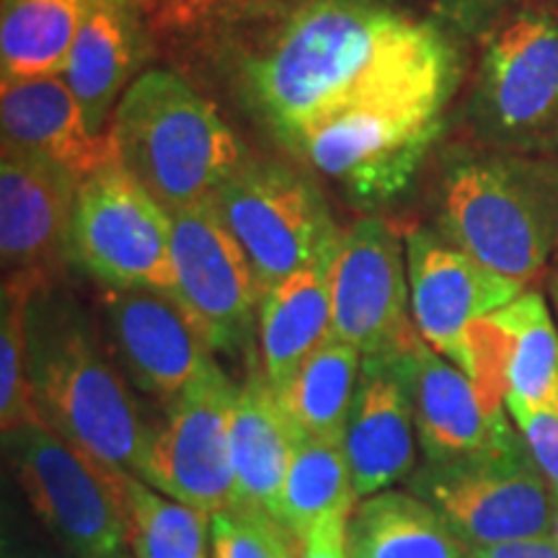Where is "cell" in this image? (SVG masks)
I'll return each mask as SVG.
<instances>
[{
  "label": "cell",
  "mask_w": 558,
  "mask_h": 558,
  "mask_svg": "<svg viewBox=\"0 0 558 558\" xmlns=\"http://www.w3.org/2000/svg\"><path fill=\"white\" fill-rule=\"evenodd\" d=\"M456 50L435 24L378 0H308L246 65V88L284 145L373 109H445Z\"/></svg>",
  "instance_id": "1"
},
{
  "label": "cell",
  "mask_w": 558,
  "mask_h": 558,
  "mask_svg": "<svg viewBox=\"0 0 558 558\" xmlns=\"http://www.w3.org/2000/svg\"><path fill=\"white\" fill-rule=\"evenodd\" d=\"M109 137L122 169L169 215L213 199L246 160L218 111L169 70H148L124 88Z\"/></svg>",
  "instance_id": "2"
},
{
  "label": "cell",
  "mask_w": 558,
  "mask_h": 558,
  "mask_svg": "<svg viewBox=\"0 0 558 558\" xmlns=\"http://www.w3.org/2000/svg\"><path fill=\"white\" fill-rule=\"evenodd\" d=\"M34 403L45 427L135 476L150 422L104 339L70 311L32 316Z\"/></svg>",
  "instance_id": "3"
},
{
  "label": "cell",
  "mask_w": 558,
  "mask_h": 558,
  "mask_svg": "<svg viewBox=\"0 0 558 558\" xmlns=\"http://www.w3.org/2000/svg\"><path fill=\"white\" fill-rule=\"evenodd\" d=\"M437 233L484 267L527 284L558 243V171L533 160H458L442 177Z\"/></svg>",
  "instance_id": "4"
},
{
  "label": "cell",
  "mask_w": 558,
  "mask_h": 558,
  "mask_svg": "<svg viewBox=\"0 0 558 558\" xmlns=\"http://www.w3.org/2000/svg\"><path fill=\"white\" fill-rule=\"evenodd\" d=\"M3 439L16 484L70 558H132L130 473L109 469L45 424Z\"/></svg>",
  "instance_id": "5"
},
{
  "label": "cell",
  "mask_w": 558,
  "mask_h": 558,
  "mask_svg": "<svg viewBox=\"0 0 558 558\" xmlns=\"http://www.w3.org/2000/svg\"><path fill=\"white\" fill-rule=\"evenodd\" d=\"M409 492L429 501L469 548L541 538L554 527V492L520 432L469 456L424 460Z\"/></svg>",
  "instance_id": "6"
},
{
  "label": "cell",
  "mask_w": 558,
  "mask_h": 558,
  "mask_svg": "<svg viewBox=\"0 0 558 558\" xmlns=\"http://www.w3.org/2000/svg\"><path fill=\"white\" fill-rule=\"evenodd\" d=\"M209 202L246 254L262 298L339 246L341 230L320 192L275 160L246 158Z\"/></svg>",
  "instance_id": "7"
},
{
  "label": "cell",
  "mask_w": 558,
  "mask_h": 558,
  "mask_svg": "<svg viewBox=\"0 0 558 558\" xmlns=\"http://www.w3.org/2000/svg\"><path fill=\"white\" fill-rule=\"evenodd\" d=\"M239 401L235 383L220 362L202 373L163 407L150 424L148 442L135 476L166 497L215 512L235 505V476L230 460V422Z\"/></svg>",
  "instance_id": "8"
},
{
  "label": "cell",
  "mask_w": 558,
  "mask_h": 558,
  "mask_svg": "<svg viewBox=\"0 0 558 558\" xmlns=\"http://www.w3.org/2000/svg\"><path fill=\"white\" fill-rule=\"evenodd\" d=\"M70 262L104 288L177 292L171 215L114 156L81 179L70 228Z\"/></svg>",
  "instance_id": "9"
},
{
  "label": "cell",
  "mask_w": 558,
  "mask_h": 558,
  "mask_svg": "<svg viewBox=\"0 0 558 558\" xmlns=\"http://www.w3.org/2000/svg\"><path fill=\"white\" fill-rule=\"evenodd\" d=\"M171 259L177 295L215 352L246 360L259 354L262 290L213 202L171 215Z\"/></svg>",
  "instance_id": "10"
},
{
  "label": "cell",
  "mask_w": 558,
  "mask_h": 558,
  "mask_svg": "<svg viewBox=\"0 0 558 558\" xmlns=\"http://www.w3.org/2000/svg\"><path fill=\"white\" fill-rule=\"evenodd\" d=\"M442 130L439 109H373L337 117L300 135L290 150L362 205L407 190Z\"/></svg>",
  "instance_id": "11"
},
{
  "label": "cell",
  "mask_w": 558,
  "mask_h": 558,
  "mask_svg": "<svg viewBox=\"0 0 558 558\" xmlns=\"http://www.w3.org/2000/svg\"><path fill=\"white\" fill-rule=\"evenodd\" d=\"M409 313L407 243L386 220H354L331 264V337L362 357L401 352L418 337Z\"/></svg>",
  "instance_id": "12"
},
{
  "label": "cell",
  "mask_w": 558,
  "mask_h": 558,
  "mask_svg": "<svg viewBox=\"0 0 558 558\" xmlns=\"http://www.w3.org/2000/svg\"><path fill=\"white\" fill-rule=\"evenodd\" d=\"M104 347L137 393L169 407L215 349L177 292L160 288L101 290Z\"/></svg>",
  "instance_id": "13"
},
{
  "label": "cell",
  "mask_w": 558,
  "mask_h": 558,
  "mask_svg": "<svg viewBox=\"0 0 558 558\" xmlns=\"http://www.w3.org/2000/svg\"><path fill=\"white\" fill-rule=\"evenodd\" d=\"M481 124L507 143H535L558 132V19L522 11L488 39L481 60Z\"/></svg>",
  "instance_id": "14"
},
{
  "label": "cell",
  "mask_w": 558,
  "mask_h": 558,
  "mask_svg": "<svg viewBox=\"0 0 558 558\" xmlns=\"http://www.w3.org/2000/svg\"><path fill=\"white\" fill-rule=\"evenodd\" d=\"M407 262L418 337L471 378V326L520 298L525 284L484 267L427 228L407 235Z\"/></svg>",
  "instance_id": "15"
},
{
  "label": "cell",
  "mask_w": 558,
  "mask_h": 558,
  "mask_svg": "<svg viewBox=\"0 0 558 558\" xmlns=\"http://www.w3.org/2000/svg\"><path fill=\"white\" fill-rule=\"evenodd\" d=\"M81 179L65 166L3 143L0 158V259L3 277H24L41 295L70 259Z\"/></svg>",
  "instance_id": "16"
},
{
  "label": "cell",
  "mask_w": 558,
  "mask_h": 558,
  "mask_svg": "<svg viewBox=\"0 0 558 558\" xmlns=\"http://www.w3.org/2000/svg\"><path fill=\"white\" fill-rule=\"evenodd\" d=\"M414 344V341H411ZM362 357L344 450L357 499L386 492L416 471V418L409 349Z\"/></svg>",
  "instance_id": "17"
},
{
  "label": "cell",
  "mask_w": 558,
  "mask_h": 558,
  "mask_svg": "<svg viewBox=\"0 0 558 558\" xmlns=\"http://www.w3.org/2000/svg\"><path fill=\"white\" fill-rule=\"evenodd\" d=\"M416 439L424 460L469 456L514 435L507 407L481 396L469 375L422 337L409 349Z\"/></svg>",
  "instance_id": "18"
},
{
  "label": "cell",
  "mask_w": 558,
  "mask_h": 558,
  "mask_svg": "<svg viewBox=\"0 0 558 558\" xmlns=\"http://www.w3.org/2000/svg\"><path fill=\"white\" fill-rule=\"evenodd\" d=\"M3 143L37 153L83 179L114 156L109 132L94 135L62 75L11 78L0 88Z\"/></svg>",
  "instance_id": "19"
},
{
  "label": "cell",
  "mask_w": 558,
  "mask_h": 558,
  "mask_svg": "<svg viewBox=\"0 0 558 558\" xmlns=\"http://www.w3.org/2000/svg\"><path fill=\"white\" fill-rule=\"evenodd\" d=\"M298 432L269 386L259 354L246 360L239 401L230 422V460L235 476V505L262 509L279 520V497L288 478Z\"/></svg>",
  "instance_id": "20"
},
{
  "label": "cell",
  "mask_w": 558,
  "mask_h": 558,
  "mask_svg": "<svg viewBox=\"0 0 558 558\" xmlns=\"http://www.w3.org/2000/svg\"><path fill=\"white\" fill-rule=\"evenodd\" d=\"M337 248L284 277L262 298L256 349L277 396L290 386L298 367L331 337V264Z\"/></svg>",
  "instance_id": "21"
},
{
  "label": "cell",
  "mask_w": 558,
  "mask_h": 558,
  "mask_svg": "<svg viewBox=\"0 0 558 558\" xmlns=\"http://www.w3.org/2000/svg\"><path fill=\"white\" fill-rule=\"evenodd\" d=\"M135 62L137 21L132 0H90L62 78L81 101L94 135H104V122L114 101L122 99Z\"/></svg>",
  "instance_id": "22"
},
{
  "label": "cell",
  "mask_w": 558,
  "mask_h": 558,
  "mask_svg": "<svg viewBox=\"0 0 558 558\" xmlns=\"http://www.w3.org/2000/svg\"><path fill=\"white\" fill-rule=\"evenodd\" d=\"M347 554L349 558H469L471 548L429 501L409 488H386L352 509Z\"/></svg>",
  "instance_id": "23"
},
{
  "label": "cell",
  "mask_w": 558,
  "mask_h": 558,
  "mask_svg": "<svg viewBox=\"0 0 558 558\" xmlns=\"http://www.w3.org/2000/svg\"><path fill=\"white\" fill-rule=\"evenodd\" d=\"M486 320L499 344L505 401L530 407L558 403V326L546 298L525 290Z\"/></svg>",
  "instance_id": "24"
},
{
  "label": "cell",
  "mask_w": 558,
  "mask_h": 558,
  "mask_svg": "<svg viewBox=\"0 0 558 558\" xmlns=\"http://www.w3.org/2000/svg\"><path fill=\"white\" fill-rule=\"evenodd\" d=\"M360 367V349L337 337L326 339L298 367L290 386L279 393V401L300 437L344 442Z\"/></svg>",
  "instance_id": "25"
},
{
  "label": "cell",
  "mask_w": 558,
  "mask_h": 558,
  "mask_svg": "<svg viewBox=\"0 0 558 558\" xmlns=\"http://www.w3.org/2000/svg\"><path fill=\"white\" fill-rule=\"evenodd\" d=\"M90 0H3L0 68L3 81L62 75Z\"/></svg>",
  "instance_id": "26"
},
{
  "label": "cell",
  "mask_w": 558,
  "mask_h": 558,
  "mask_svg": "<svg viewBox=\"0 0 558 558\" xmlns=\"http://www.w3.org/2000/svg\"><path fill=\"white\" fill-rule=\"evenodd\" d=\"M354 494L352 471L344 442L300 437L292 448L288 478L279 497V522L298 543L329 514L352 512Z\"/></svg>",
  "instance_id": "27"
},
{
  "label": "cell",
  "mask_w": 558,
  "mask_h": 558,
  "mask_svg": "<svg viewBox=\"0 0 558 558\" xmlns=\"http://www.w3.org/2000/svg\"><path fill=\"white\" fill-rule=\"evenodd\" d=\"M41 292L24 277H3L0 292V432L41 424L32 383V308Z\"/></svg>",
  "instance_id": "28"
},
{
  "label": "cell",
  "mask_w": 558,
  "mask_h": 558,
  "mask_svg": "<svg viewBox=\"0 0 558 558\" xmlns=\"http://www.w3.org/2000/svg\"><path fill=\"white\" fill-rule=\"evenodd\" d=\"M132 558H213L209 514L166 497L143 478H128Z\"/></svg>",
  "instance_id": "29"
},
{
  "label": "cell",
  "mask_w": 558,
  "mask_h": 558,
  "mask_svg": "<svg viewBox=\"0 0 558 558\" xmlns=\"http://www.w3.org/2000/svg\"><path fill=\"white\" fill-rule=\"evenodd\" d=\"M213 558H300V543L262 509L233 505L209 518Z\"/></svg>",
  "instance_id": "30"
},
{
  "label": "cell",
  "mask_w": 558,
  "mask_h": 558,
  "mask_svg": "<svg viewBox=\"0 0 558 558\" xmlns=\"http://www.w3.org/2000/svg\"><path fill=\"white\" fill-rule=\"evenodd\" d=\"M505 407L543 478L548 481L550 492L558 494V403L530 407V403L507 399Z\"/></svg>",
  "instance_id": "31"
},
{
  "label": "cell",
  "mask_w": 558,
  "mask_h": 558,
  "mask_svg": "<svg viewBox=\"0 0 558 558\" xmlns=\"http://www.w3.org/2000/svg\"><path fill=\"white\" fill-rule=\"evenodd\" d=\"M352 512H337L320 520L308 538L300 543V558H349L347 520Z\"/></svg>",
  "instance_id": "32"
},
{
  "label": "cell",
  "mask_w": 558,
  "mask_h": 558,
  "mask_svg": "<svg viewBox=\"0 0 558 558\" xmlns=\"http://www.w3.org/2000/svg\"><path fill=\"white\" fill-rule=\"evenodd\" d=\"M469 558H558V546L550 535H541V538L471 548Z\"/></svg>",
  "instance_id": "33"
},
{
  "label": "cell",
  "mask_w": 558,
  "mask_h": 558,
  "mask_svg": "<svg viewBox=\"0 0 558 558\" xmlns=\"http://www.w3.org/2000/svg\"><path fill=\"white\" fill-rule=\"evenodd\" d=\"M550 538H554L558 546V494H554V527H550Z\"/></svg>",
  "instance_id": "34"
},
{
  "label": "cell",
  "mask_w": 558,
  "mask_h": 558,
  "mask_svg": "<svg viewBox=\"0 0 558 558\" xmlns=\"http://www.w3.org/2000/svg\"><path fill=\"white\" fill-rule=\"evenodd\" d=\"M550 295H554V305H556V316H558V277L554 279V284H550Z\"/></svg>",
  "instance_id": "35"
}]
</instances>
